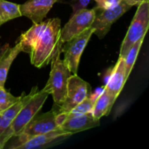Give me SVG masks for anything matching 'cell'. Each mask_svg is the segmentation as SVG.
<instances>
[{
	"label": "cell",
	"instance_id": "9c48e42d",
	"mask_svg": "<svg viewBox=\"0 0 149 149\" xmlns=\"http://www.w3.org/2000/svg\"><path fill=\"white\" fill-rule=\"evenodd\" d=\"M94 18V9L86 8L72 14L69 20L61 28L60 39L62 45L91 27Z\"/></svg>",
	"mask_w": 149,
	"mask_h": 149
},
{
	"label": "cell",
	"instance_id": "e0dca14e",
	"mask_svg": "<svg viewBox=\"0 0 149 149\" xmlns=\"http://www.w3.org/2000/svg\"><path fill=\"white\" fill-rule=\"evenodd\" d=\"M21 52V46L18 42H17V44L13 47L9 48L8 50L5 52V54L0 60V87H4L10 66L16 57Z\"/></svg>",
	"mask_w": 149,
	"mask_h": 149
},
{
	"label": "cell",
	"instance_id": "44dd1931",
	"mask_svg": "<svg viewBox=\"0 0 149 149\" xmlns=\"http://www.w3.org/2000/svg\"><path fill=\"white\" fill-rule=\"evenodd\" d=\"M91 0H70L68 4L72 7L73 13H77L79 10L86 9L90 4Z\"/></svg>",
	"mask_w": 149,
	"mask_h": 149
},
{
	"label": "cell",
	"instance_id": "7a4b0ae2",
	"mask_svg": "<svg viewBox=\"0 0 149 149\" xmlns=\"http://www.w3.org/2000/svg\"><path fill=\"white\" fill-rule=\"evenodd\" d=\"M62 47L58 48L51 60V71L49 78L45 87L52 95L55 106L63 104L66 97L68 79L71 73L63 60H61V53Z\"/></svg>",
	"mask_w": 149,
	"mask_h": 149
},
{
	"label": "cell",
	"instance_id": "ba28073f",
	"mask_svg": "<svg viewBox=\"0 0 149 149\" xmlns=\"http://www.w3.org/2000/svg\"><path fill=\"white\" fill-rule=\"evenodd\" d=\"M93 33L94 29L90 27L63 44V47L61 48V51L64 52L63 61L71 74H77L81 54Z\"/></svg>",
	"mask_w": 149,
	"mask_h": 149
},
{
	"label": "cell",
	"instance_id": "ffe728a7",
	"mask_svg": "<svg viewBox=\"0 0 149 149\" xmlns=\"http://www.w3.org/2000/svg\"><path fill=\"white\" fill-rule=\"evenodd\" d=\"M21 95L15 97L10 92L6 90L4 87H0V114L17 103Z\"/></svg>",
	"mask_w": 149,
	"mask_h": 149
},
{
	"label": "cell",
	"instance_id": "5b68a950",
	"mask_svg": "<svg viewBox=\"0 0 149 149\" xmlns=\"http://www.w3.org/2000/svg\"><path fill=\"white\" fill-rule=\"evenodd\" d=\"M56 116L57 114L53 109H52L50 111L42 113L40 115L36 114L27 124L26 127L19 135L10 138L13 139V141L11 143V145L7 146V148L17 149L20 144L31 137L58 129Z\"/></svg>",
	"mask_w": 149,
	"mask_h": 149
},
{
	"label": "cell",
	"instance_id": "cb8c5ba5",
	"mask_svg": "<svg viewBox=\"0 0 149 149\" xmlns=\"http://www.w3.org/2000/svg\"><path fill=\"white\" fill-rule=\"evenodd\" d=\"M124 1H125L128 5L132 7V6L139 5L143 0H124Z\"/></svg>",
	"mask_w": 149,
	"mask_h": 149
},
{
	"label": "cell",
	"instance_id": "2e32d148",
	"mask_svg": "<svg viewBox=\"0 0 149 149\" xmlns=\"http://www.w3.org/2000/svg\"><path fill=\"white\" fill-rule=\"evenodd\" d=\"M46 23L47 20L42 21L40 23H35V24L33 23V26L29 30L26 31V32H24V33L20 35L17 42L21 46L22 52L30 54L31 49L33 43L36 41V39H37L38 36L40 34L41 32L45 29Z\"/></svg>",
	"mask_w": 149,
	"mask_h": 149
},
{
	"label": "cell",
	"instance_id": "7c38bea8",
	"mask_svg": "<svg viewBox=\"0 0 149 149\" xmlns=\"http://www.w3.org/2000/svg\"><path fill=\"white\" fill-rule=\"evenodd\" d=\"M38 91V87L36 86L33 87L28 95L23 93L21 95L20 100L15 103L14 105L4 111L1 113V127H0V149H2L5 147L7 144L6 135L11 125L12 122L14 120L15 116L19 113L22 108L31 99L34 95L35 93Z\"/></svg>",
	"mask_w": 149,
	"mask_h": 149
},
{
	"label": "cell",
	"instance_id": "3957f363",
	"mask_svg": "<svg viewBox=\"0 0 149 149\" xmlns=\"http://www.w3.org/2000/svg\"><path fill=\"white\" fill-rule=\"evenodd\" d=\"M149 25V0H143L139 5L120 47L119 57L125 58L134 44L144 39Z\"/></svg>",
	"mask_w": 149,
	"mask_h": 149
},
{
	"label": "cell",
	"instance_id": "d4e9b609",
	"mask_svg": "<svg viewBox=\"0 0 149 149\" xmlns=\"http://www.w3.org/2000/svg\"><path fill=\"white\" fill-rule=\"evenodd\" d=\"M95 1L97 2V6H96V7H98V8H103L105 0H95Z\"/></svg>",
	"mask_w": 149,
	"mask_h": 149
},
{
	"label": "cell",
	"instance_id": "5bb4252c",
	"mask_svg": "<svg viewBox=\"0 0 149 149\" xmlns=\"http://www.w3.org/2000/svg\"><path fill=\"white\" fill-rule=\"evenodd\" d=\"M127 79L125 70V58L119 57L104 89L111 95L117 98Z\"/></svg>",
	"mask_w": 149,
	"mask_h": 149
},
{
	"label": "cell",
	"instance_id": "603a6c76",
	"mask_svg": "<svg viewBox=\"0 0 149 149\" xmlns=\"http://www.w3.org/2000/svg\"><path fill=\"white\" fill-rule=\"evenodd\" d=\"M10 47L8 44H6V45L0 46V60L1 59V58L3 57V55L5 54V52L8 50V49Z\"/></svg>",
	"mask_w": 149,
	"mask_h": 149
},
{
	"label": "cell",
	"instance_id": "8fae6325",
	"mask_svg": "<svg viewBox=\"0 0 149 149\" xmlns=\"http://www.w3.org/2000/svg\"><path fill=\"white\" fill-rule=\"evenodd\" d=\"M72 134L59 128L55 130L31 137L20 144L17 149H43L55 146L63 142Z\"/></svg>",
	"mask_w": 149,
	"mask_h": 149
},
{
	"label": "cell",
	"instance_id": "6da1fadb",
	"mask_svg": "<svg viewBox=\"0 0 149 149\" xmlns=\"http://www.w3.org/2000/svg\"><path fill=\"white\" fill-rule=\"evenodd\" d=\"M61 20L58 17L47 20L46 26L33 43L29 55L31 63L41 68L50 63L61 42Z\"/></svg>",
	"mask_w": 149,
	"mask_h": 149
},
{
	"label": "cell",
	"instance_id": "7402d4cb",
	"mask_svg": "<svg viewBox=\"0 0 149 149\" xmlns=\"http://www.w3.org/2000/svg\"><path fill=\"white\" fill-rule=\"evenodd\" d=\"M122 0H105L104 4H103V8H107V7H113L119 4Z\"/></svg>",
	"mask_w": 149,
	"mask_h": 149
},
{
	"label": "cell",
	"instance_id": "30bf717a",
	"mask_svg": "<svg viewBox=\"0 0 149 149\" xmlns=\"http://www.w3.org/2000/svg\"><path fill=\"white\" fill-rule=\"evenodd\" d=\"M56 120L60 130L70 132L72 135L100 125V119H95L92 113L64 117L57 116Z\"/></svg>",
	"mask_w": 149,
	"mask_h": 149
},
{
	"label": "cell",
	"instance_id": "9a60e30c",
	"mask_svg": "<svg viewBox=\"0 0 149 149\" xmlns=\"http://www.w3.org/2000/svg\"><path fill=\"white\" fill-rule=\"evenodd\" d=\"M116 98L108 93L103 87V90L96 99L93 106L92 114L95 119H100L110 113Z\"/></svg>",
	"mask_w": 149,
	"mask_h": 149
},
{
	"label": "cell",
	"instance_id": "8992f818",
	"mask_svg": "<svg viewBox=\"0 0 149 149\" xmlns=\"http://www.w3.org/2000/svg\"><path fill=\"white\" fill-rule=\"evenodd\" d=\"M91 93L92 88L89 83L80 78L77 74H71L68 79L65 100L61 106H56V108L53 106L52 109L57 115L66 114Z\"/></svg>",
	"mask_w": 149,
	"mask_h": 149
},
{
	"label": "cell",
	"instance_id": "d6986e66",
	"mask_svg": "<svg viewBox=\"0 0 149 149\" xmlns=\"http://www.w3.org/2000/svg\"><path fill=\"white\" fill-rule=\"evenodd\" d=\"M143 40L144 39H141L138 40V42H135L133 46L128 51L126 57L125 58V70H126V75L127 77H129L131 71L133 68V66L135 65L137 58H138V53H139Z\"/></svg>",
	"mask_w": 149,
	"mask_h": 149
},
{
	"label": "cell",
	"instance_id": "ac0fdd59",
	"mask_svg": "<svg viewBox=\"0 0 149 149\" xmlns=\"http://www.w3.org/2000/svg\"><path fill=\"white\" fill-rule=\"evenodd\" d=\"M21 16L20 4L7 0H0V26L9 20Z\"/></svg>",
	"mask_w": 149,
	"mask_h": 149
},
{
	"label": "cell",
	"instance_id": "277c9868",
	"mask_svg": "<svg viewBox=\"0 0 149 149\" xmlns=\"http://www.w3.org/2000/svg\"><path fill=\"white\" fill-rule=\"evenodd\" d=\"M49 94V90L45 87L42 90H38L31 99L22 108L7 131L6 135L7 143L12 137L19 135L27 124L37 114Z\"/></svg>",
	"mask_w": 149,
	"mask_h": 149
},
{
	"label": "cell",
	"instance_id": "52a82bcc",
	"mask_svg": "<svg viewBox=\"0 0 149 149\" xmlns=\"http://www.w3.org/2000/svg\"><path fill=\"white\" fill-rule=\"evenodd\" d=\"M124 0L119 4L107 8L95 7V18L91 27L94 29V34L99 39H103L110 31L112 25L131 8Z\"/></svg>",
	"mask_w": 149,
	"mask_h": 149
},
{
	"label": "cell",
	"instance_id": "484cf974",
	"mask_svg": "<svg viewBox=\"0 0 149 149\" xmlns=\"http://www.w3.org/2000/svg\"><path fill=\"white\" fill-rule=\"evenodd\" d=\"M0 127H1V114H0Z\"/></svg>",
	"mask_w": 149,
	"mask_h": 149
},
{
	"label": "cell",
	"instance_id": "4fadbf2b",
	"mask_svg": "<svg viewBox=\"0 0 149 149\" xmlns=\"http://www.w3.org/2000/svg\"><path fill=\"white\" fill-rule=\"evenodd\" d=\"M58 0H28L20 4L22 16L30 19L33 24L43 21L52 6Z\"/></svg>",
	"mask_w": 149,
	"mask_h": 149
}]
</instances>
